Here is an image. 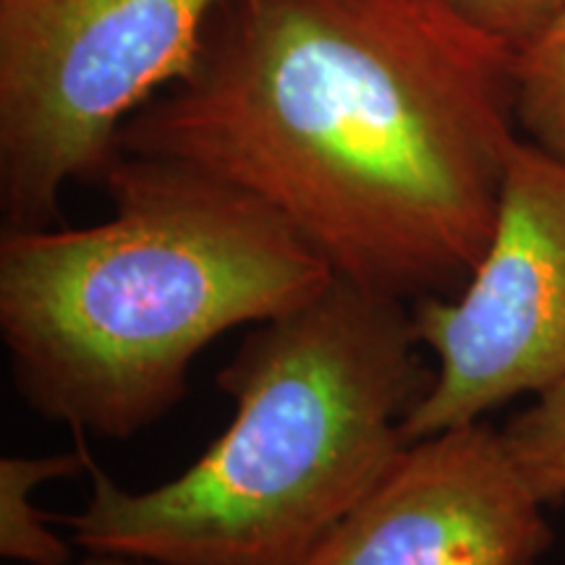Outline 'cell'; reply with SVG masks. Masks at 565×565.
I'll list each match as a JSON object with an SVG mask.
<instances>
[{
	"label": "cell",
	"mask_w": 565,
	"mask_h": 565,
	"mask_svg": "<svg viewBox=\"0 0 565 565\" xmlns=\"http://www.w3.org/2000/svg\"><path fill=\"white\" fill-rule=\"evenodd\" d=\"M513 55L450 0H228L118 145L242 189L335 278L412 307L461 291L490 244Z\"/></svg>",
	"instance_id": "cell-1"
},
{
	"label": "cell",
	"mask_w": 565,
	"mask_h": 565,
	"mask_svg": "<svg viewBox=\"0 0 565 565\" xmlns=\"http://www.w3.org/2000/svg\"><path fill=\"white\" fill-rule=\"evenodd\" d=\"M108 221L3 231L0 333L26 406L126 440L186 393L194 356L335 278L278 212L173 160L121 154Z\"/></svg>",
	"instance_id": "cell-2"
},
{
	"label": "cell",
	"mask_w": 565,
	"mask_h": 565,
	"mask_svg": "<svg viewBox=\"0 0 565 565\" xmlns=\"http://www.w3.org/2000/svg\"><path fill=\"white\" fill-rule=\"evenodd\" d=\"M412 307L333 278L259 322L217 372L228 429L181 477L145 492L89 466L66 524L87 555L166 565H307L374 490L427 395Z\"/></svg>",
	"instance_id": "cell-3"
},
{
	"label": "cell",
	"mask_w": 565,
	"mask_h": 565,
	"mask_svg": "<svg viewBox=\"0 0 565 565\" xmlns=\"http://www.w3.org/2000/svg\"><path fill=\"white\" fill-rule=\"evenodd\" d=\"M228 0H0L3 231L51 228L71 181H103L121 129L200 63Z\"/></svg>",
	"instance_id": "cell-4"
},
{
	"label": "cell",
	"mask_w": 565,
	"mask_h": 565,
	"mask_svg": "<svg viewBox=\"0 0 565 565\" xmlns=\"http://www.w3.org/2000/svg\"><path fill=\"white\" fill-rule=\"evenodd\" d=\"M435 380L408 414L406 443L482 422L565 380V160L519 139L492 238L461 291L412 303Z\"/></svg>",
	"instance_id": "cell-5"
},
{
	"label": "cell",
	"mask_w": 565,
	"mask_h": 565,
	"mask_svg": "<svg viewBox=\"0 0 565 565\" xmlns=\"http://www.w3.org/2000/svg\"><path fill=\"white\" fill-rule=\"evenodd\" d=\"M545 508L503 429L461 424L406 443L307 565H542Z\"/></svg>",
	"instance_id": "cell-6"
},
{
	"label": "cell",
	"mask_w": 565,
	"mask_h": 565,
	"mask_svg": "<svg viewBox=\"0 0 565 565\" xmlns=\"http://www.w3.org/2000/svg\"><path fill=\"white\" fill-rule=\"evenodd\" d=\"M84 450L42 458L9 456L0 461V555L24 565H74L71 550L45 526L32 494L40 484L89 469Z\"/></svg>",
	"instance_id": "cell-7"
},
{
	"label": "cell",
	"mask_w": 565,
	"mask_h": 565,
	"mask_svg": "<svg viewBox=\"0 0 565 565\" xmlns=\"http://www.w3.org/2000/svg\"><path fill=\"white\" fill-rule=\"evenodd\" d=\"M515 121L565 160V13L513 55Z\"/></svg>",
	"instance_id": "cell-8"
},
{
	"label": "cell",
	"mask_w": 565,
	"mask_h": 565,
	"mask_svg": "<svg viewBox=\"0 0 565 565\" xmlns=\"http://www.w3.org/2000/svg\"><path fill=\"white\" fill-rule=\"evenodd\" d=\"M532 487L547 505L565 500V380L521 408L503 429Z\"/></svg>",
	"instance_id": "cell-9"
},
{
	"label": "cell",
	"mask_w": 565,
	"mask_h": 565,
	"mask_svg": "<svg viewBox=\"0 0 565 565\" xmlns=\"http://www.w3.org/2000/svg\"><path fill=\"white\" fill-rule=\"evenodd\" d=\"M463 17L494 34L513 51L545 32L565 13V0H450Z\"/></svg>",
	"instance_id": "cell-10"
},
{
	"label": "cell",
	"mask_w": 565,
	"mask_h": 565,
	"mask_svg": "<svg viewBox=\"0 0 565 565\" xmlns=\"http://www.w3.org/2000/svg\"><path fill=\"white\" fill-rule=\"evenodd\" d=\"M74 565H166V563L137 561V557H121V555H87L84 561Z\"/></svg>",
	"instance_id": "cell-11"
}]
</instances>
